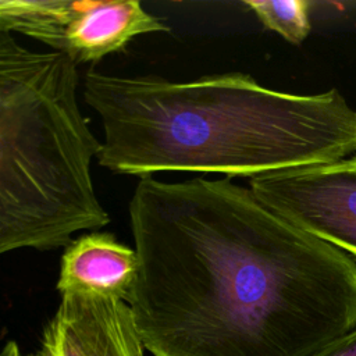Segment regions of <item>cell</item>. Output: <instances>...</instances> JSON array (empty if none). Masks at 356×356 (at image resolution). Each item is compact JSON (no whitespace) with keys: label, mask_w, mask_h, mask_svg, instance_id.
Instances as JSON below:
<instances>
[{"label":"cell","mask_w":356,"mask_h":356,"mask_svg":"<svg viewBox=\"0 0 356 356\" xmlns=\"http://www.w3.org/2000/svg\"><path fill=\"white\" fill-rule=\"evenodd\" d=\"M128 214L152 356H313L356 328V261L231 178L140 177Z\"/></svg>","instance_id":"cell-1"},{"label":"cell","mask_w":356,"mask_h":356,"mask_svg":"<svg viewBox=\"0 0 356 356\" xmlns=\"http://www.w3.org/2000/svg\"><path fill=\"white\" fill-rule=\"evenodd\" d=\"M82 95L103 129L97 163L117 174L252 178L356 153V110L335 88L295 95L241 72L170 81L89 70Z\"/></svg>","instance_id":"cell-2"},{"label":"cell","mask_w":356,"mask_h":356,"mask_svg":"<svg viewBox=\"0 0 356 356\" xmlns=\"http://www.w3.org/2000/svg\"><path fill=\"white\" fill-rule=\"evenodd\" d=\"M100 149L79 107L76 64L0 32V256L67 246L110 222L92 177Z\"/></svg>","instance_id":"cell-3"},{"label":"cell","mask_w":356,"mask_h":356,"mask_svg":"<svg viewBox=\"0 0 356 356\" xmlns=\"http://www.w3.org/2000/svg\"><path fill=\"white\" fill-rule=\"evenodd\" d=\"M249 185L274 213L356 261V154L259 174Z\"/></svg>","instance_id":"cell-4"},{"label":"cell","mask_w":356,"mask_h":356,"mask_svg":"<svg viewBox=\"0 0 356 356\" xmlns=\"http://www.w3.org/2000/svg\"><path fill=\"white\" fill-rule=\"evenodd\" d=\"M40 349L46 356H146L127 302L79 293L61 295Z\"/></svg>","instance_id":"cell-5"},{"label":"cell","mask_w":356,"mask_h":356,"mask_svg":"<svg viewBox=\"0 0 356 356\" xmlns=\"http://www.w3.org/2000/svg\"><path fill=\"white\" fill-rule=\"evenodd\" d=\"M157 32H170V26L138 0L71 1L56 51L75 64L96 63L124 50L135 36Z\"/></svg>","instance_id":"cell-6"},{"label":"cell","mask_w":356,"mask_h":356,"mask_svg":"<svg viewBox=\"0 0 356 356\" xmlns=\"http://www.w3.org/2000/svg\"><path fill=\"white\" fill-rule=\"evenodd\" d=\"M136 274L135 248L120 242L110 232L92 231L65 246L56 288L61 295L79 293L127 302Z\"/></svg>","instance_id":"cell-7"},{"label":"cell","mask_w":356,"mask_h":356,"mask_svg":"<svg viewBox=\"0 0 356 356\" xmlns=\"http://www.w3.org/2000/svg\"><path fill=\"white\" fill-rule=\"evenodd\" d=\"M266 29L280 33L293 44H300L310 32L306 0H246Z\"/></svg>","instance_id":"cell-8"},{"label":"cell","mask_w":356,"mask_h":356,"mask_svg":"<svg viewBox=\"0 0 356 356\" xmlns=\"http://www.w3.org/2000/svg\"><path fill=\"white\" fill-rule=\"evenodd\" d=\"M56 7L54 0H0V32L40 36Z\"/></svg>","instance_id":"cell-9"},{"label":"cell","mask_w":356,"mask_h":356,"mask_svg":"<svg viewBox=\"0 0 356 356\" xmlns=\"http://www.w3.org/2000/svg\"><path fill=\"white\" fill-rule=\"evenodd\" d=\"M313 356H356V328L332 341Z\"/></svg>","instance_id":"cell-10"},{"label":"cell","mask_w":356,"mask_h":356,"mask_svg":"<svg viewBox=\"0 0 356 356\" xmlns=\"http://www.w3.org/2000/svg\"><path fill=\"white\" fill-rule=\"evenodd\" d=\"M1 356H21L18 343L15 341H8L1 349Z\"/></svg>","instance_id":"cell-11"},{"label":"cell","mask_w":356,"mask_h":356,"mask_svg":"<svg viewBox=\"0 0 356 356\" xmlns=\"http://www.w3.org/2000/svg\"><path fill=\"white\" fill-rule=\"evenodd\" d=\"M26 356H46V355L43 353L42 349H38V350H35V352H32V353H29V355H26Z\"/></svg>","instance_id":"cell-12"},{"label":"cell","mask_w":356,"mask_h":356,"mask_svg":"<svg viewBox=\"0 0 356 356\" xmlns=\"http://www.w3.org/2000/svg\"><path fill=\"white\" fill-rule=\"evenodd\" d=\"M0 356H1V349H0Z\"/></svg>","instance_id":"cell-13"}]
</instances>
